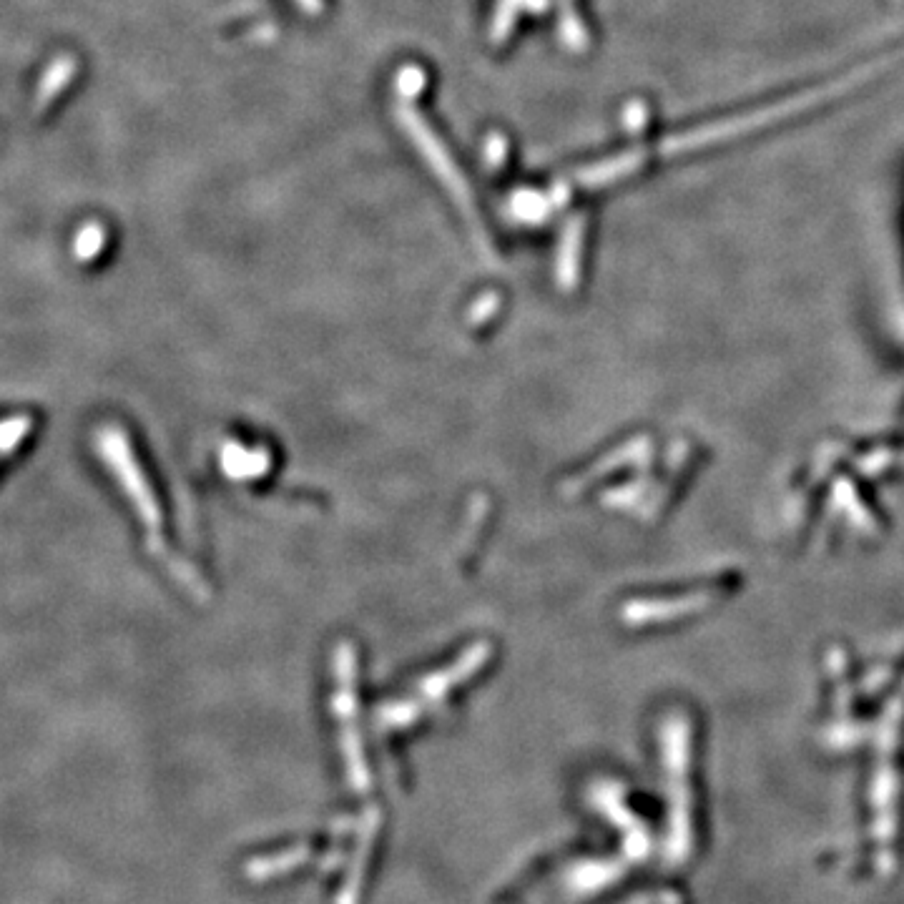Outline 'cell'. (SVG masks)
I'll return each mask as SVG.
<instances>
[{"label": "cell", "mask_w": 904, "mask_h": 904, "mask_svg": "<svg viewBox=\"0 0 904 904\" xmlns=\"http://www.w3.org/2000/svg\"><path fill=\"white\" fill-rule=\"evenodd\" d=\"M96 450L98 455L106 460L108 470L113 473V478L119 480V488L124 490L126 498L134 505L139 520L144 523L146 548H149V553L154 555L156 560H161V563L174 573L176 581H181L191 593L201 596V593H204V583H199V576H196L191 568H186L184 560L179 563V558H174L169 545H166L164 515H161L159 503H156V495L149 478H146V473L139 468V463H136V455L134 450H131V442L129 437H126V432L119 430V427H106V430H101L96 435Z\"/></svg>", "instance_id": "6da1fadb"}, {"label": "cell", "mask_w": 904, "mask_h": 904, "mask_svg": "<svg viewBox=\"0 0 904 904\" xmlns=\"http://www.w3.org/2000/svg\"><path fill=\"white\" fill-rule=\"evenodd\" d=\"M31 427H33L31 417L26 415L8 417V420L0 422V460L11 458L13 452L23 445V440L28 437Z\"/></svg>", "instance_id": "7a4b0ae2"}]
</instances>
